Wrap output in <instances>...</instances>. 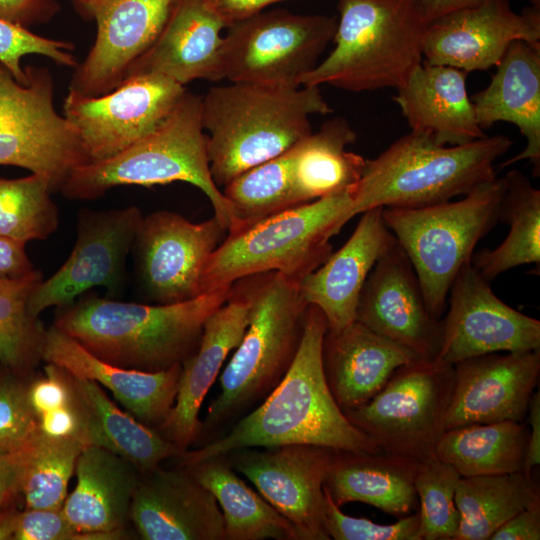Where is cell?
I'll return each mask as SVG.
<instances>
[{"label":"cell","instance_id":"cell-39","mask_svg":"<svg viewBox=\"0 0 540 540\" xmlns=\"http://www.w3.org/2000/svg\"><path fill=\"white\" fill-rule=\"evenodd\" d=\"M39 271L18 279H0V364L23 376L40 358L44 329L28 311V299L42 280Z\"/></svg>","mask_w":540,"mask_h":540},{"label":"cell","instance_id":"cell-21","mask_svg":"<svg viewBox=\"0 0 540 540\" xmlns=\"http://www.w3.org/2000/svg\"><path fill=\"white\" fill-rule=\"evenodd\" d=\"M453 367L445 430L505 420L524 422L539 382L540 350L490 353Z\"/></svg>","mask_w":540,"mask_h":540},{"label":"cell","instance_id":"cell-38","mask_svg":"<svg viewBox=\"0 0 540 540\" xmlns=\"http://www.w3.org/2000/svg\"><path fill=\"white\" fill-rule=\"evenodd\" d=\"M235 214L232 233L297 206L291 182V149L240 174L222 191Z\"/></svg>","mask_w":540,"mask_h":540},{"label":"cell","instance_id":"cell-43","mask_svg":"<svg viewBox=\"0 0 540 540\" xmlns=\"http://www.w3.org/2000/svg\"><path fill=\"white\" fill-rule=\"evenodd\" d=\"M74 43L36 34L29 28L0 17V63L20 83H26L27 74L21 62L27 55H40L55 64L75 68L78 64L73 51Z\"/></svg>","mask_w":540,"mask_h":540},{"label":"cell","instance_id":"cell-26","mask_svg":"<svg viewBox=\"0 0 540 540\" xmlns=\"http://www.w3.org/2000/svg\"><path fill=\"white\" fill-rule=\"evenodd\" d=\"M77 484L61 508L82 539H120L131 513L141 473L124 458L95 445L81 451Z\"/></svg>","mask_w":540,"mask_h":540},{"label":"cell","instance_id":"cell-29","mask_svg":"<svg viewBox=\"0 0 540 540\" xmlns=\"http://www.w3.org/2000/svg\"><path fill=\"white\" fill-rule=\"evenodd\" d=\"M467 74L425 60L413 69L393 97L412 132L450 146L487 136L476 120Z\"/></svg>","mask_w":540,"mask_h":540},{"label":"cell","instance_id":"cell-27","mask_svg":"<svg viewBox=\"0 0 540 540\" xmlns=\"http://www.w3.org/2000/svg\"><path fill=\"white\" fill-rule=\"evenodd\" d=\"M489 85L471 98L476 120L484 130L497 122L514 124L526 139L525 148L500 165L521 160L540 173V43L513 41L495 66Z\"/></svg>","mask_w":540,"mask_h":540},{"label":"cell","instance_id":"cell-19","mask_svg":"<svg viewBox=\"0 0 540 540\" xmlns=\"http://www.w3.org/2000/svg\"><path fill=\"white\" fill-rule=\"evenodd\" d=\"M515 40L540 43L539 2L518 14L508 0H486L427 22L423 60L467 73L487 70Z\"/></svg>","mask_w":540,"mask_h":540},{"label":"cell","instance_id":"cell-13","mask_svg":"<svg viewBox=\"0 0 540 540\" xmlns=\"http://www.w3.org/2000/svg\"><path fill=\"white\" fill-rule=\"evenodd\" d=\"M185 92V86L161 74H131L101 95L69 90L63 115L78 133L90 161H97L119 153L156 130Z\"/></svg>","mask_w":540,"mask_h":540},{"label":"cell","instance_id":"cell-45","mask_svg":"<svg viewBox=\"0 0 540 540\" xmlns=\"http://www.w3.org/2000/svg\"><path fill=\"white\" fill-rule=\"evenodd\" d=\"M324 488V487H323ZM325 494V530L334 540H421L419 535L420 514L406 515L394 524L382 525L367 518L353 517L344 514Z\"/></svg>","mask_w":540,"mask_h":540},{"label":"cell","instance_id":"cell-37","mask_svg":"<svg viewBox=\"0 0 540 540\" xmlns=\"http://www.w3.org/2000/svg\"><path fill=\"white\" fill-rule=\"evenodd\" d=\"M499 221L509 232L495 249L473 253L472 265L489 282L520 265L540 263V191L520 171L506 174Z\"/></svg>","mask_w":540,"mask_h":540},{"label":"cell","instance_id":"cell-51","mask_svg":"<svg viewBox=\"0 0 540 540\" xmlns=\"http://www.w3.org/2000/svg\"><path fill=\"white\" fill-rule=\"evenodd\" d=\"M285 0H204L205 6L225 26L250 18L265 7Z\"/></svg>","mask_w":540,"mask_h":540},{"label":"cell","instance_id":"cell-5","mask_svg":"<svg viewBox=\"0 0 540 540\" xmlns=\"http://www.w3.org/2000/svg\"><path fill=\"white\" fill-rule=\"evenodd\" d=\"M204 132L201 97L186 91L156 130L111 157L75 167L59 191L68 199L93 200L117 186L186 182L206 195L230 232L234 210L213 181Z\"/></svg>","mask_w":540,"mask_h":540},{"label":"cell","instance_id":"cell-2","mask_svg":"<svg viewBox=\"0 0 540 540\" xmlns=\"http://www.w3.org/2000/svg\"><path fill=\"white\" fill-rule=\"evenodd\" d=\"M231 289L156 305L89 296L70 304L54 325L110 364L163 371L182 365L195 352L206 320L227 301Z\"/></svg>","mask_w":540,"mask_h":540},{"label":"cell","instance_id":"cell-49","mask_svg":"<svg viewBox=\"0 0 540 540\" xmlns=\"http://www.w3.org/2000/svg\"><path fill=\"white\" fill-rule=\"evenodd\" d=\"M60 9L58 0H0V17L26 28L51 21Z\"/></svg>","mask_w":540,"mask_h":540},{"label":"cell","instance_id":"cell-22","mask_svg":"<svg viewBox=\"0 0 540 540\" xmlns=\"http://www.w3.org/2000/svg\"><path fill=\"white\" fill-rule=\"evenodd\" d=\"M130 518L145 540H225L216 498L183 466L141 474Z\"/></svg>","mask_w":540,"mask_h":540},{"label":"cell","instance_id":"cell-28","mask_svg":"<svg viewBox=\"0 0 540 540\" xmlns=\"http://www.w3.org/2000/svg\"><path fill=\"white\" fill-rule=\"evenodd\" d=\"M224 28L204 0H175L158 36L126 76L153 72L183 86L200 79L220 81Z\"/></svg>","mask_w":540,"mask_h":540},{"label":"cell","instance_id":"cell-10","mask_svg":"<svg viewBox=\"0 0 540 540\" xmlns=\"http://www.w3.org/2000/svg\"><path fill=\"white\" fill-rule=\"evenodd\" d=\"M18 82L0 63V165L48 177L54 190L77 166L90 162L78 133L55 107V84L44 66L25 67Z\"/></svg>","mask_w":540,"mask_h":540},{"label":"cell","instance_id":"cell-35","mask_svg":"<svg viewBox=\"0 0 540 540\" xmlns=\"http://www.w3.org/2000/svg\"><path fill=\"white\" fill-rule=\"evenodd\" d=\"M528 438V426L512 420L455 427L442 433L435 457L461 477L514 473L523 471Z\"/></svg>","mask_w":540,"mask_h":540},{"label":"cell","instance_id":"cell-31","mask_svg":"<svg viewBox=\"0 0 540 540\" xmlns=\"http://www.w3.org/2000/svg\"><path fill=\"white\" fill-rule=\"evenodd\" d=\"M418 465L415 459L385 452L336 450L324 488L338 507L362 502L402 518L417 506Z\"/></svg>","mask_w":540,"mask_h":540},{"label":"cell","instance_id":"cell-47","mask_svg":"<svg viewBox=\"0 0 540 540\" xmlns=\"http://www.w3.org/2000/svg\"><path fill=\"white\" fill-rule=\"evenodd\" d=\"M45 376L28 384V398L38 416L70 404L76 393L72 376L65 369L47 363Z\"/></svg>","mask_w":540,"mask_h":540},{"label":"cell","instance_id":"cell-15","mask_svg":"<svg viewBox=\"0 0 540 540\" xmlns=\"http://www.w3.org/2000/svg\"><path fill=\"white\" fill-rule=\"evenodd\" d=\"M335 452L322 446L290 444L264 450L242 448L223 456L291 522L298 540H328L323 487Z\"/></svg>","mask_w":540,"mask_h":540},{"label":"cell","instance_id":"cell-1","mask_svg":"<svg viewBox=\"0 0 540 540\" xmlns=\"http://www.w3.org/2000/svg\"><path fill=\"white\" fill-rule=\"evenodd\" d=\"M327 329L322 311L308 305L297 353L280 382L228 433L177 456L179 465L190 466L242 448L290 444L350 452H382L369 436L347 419L327 385L322 363Z\"/></svg>","mask_w":540,"mask_h":540},{"label":"cell","instance_id":"cell-50","mask_svg":"<svg viewBox=\"0 0 540 540\" xmlns=\"http://www.w3.org/2000/svg\"><path fill=\"white\" fill-rule=\"evenodd\" d=\"M540 505L526 508L502 524L489 540H539Z\"/></svg>","mask_w":540,"mask_h":540},{"label":"cell","instance_id":"cell-48","mask_svg":"<svg viewBox=\"0 0 540 540\" xmlns=\"http://www.w3.org/2000/svg\"><path fill=\"white\" fill-rule=\"evenodd\" d=\"M39 426L41 433L46 436L76 438L88 445L85 414L77 394L70 404L40 415Z\"/></svg>","mask_w":540,"mask_h":540},{"label":"cell","instance_id":"cell-25","mask_svg":"<svg viewBox=\"0 0 540 540\" xmlns=\"http://www.w3.org/2000/svg\"><path fill=\"white\" fill-rule=\"evenodd\" d=\"M382 207L361 213L352 235L299 284L308 305L324 314L328 330L339 331L356 320L363 285L378 259L396 243Z\"/></svg>","mask_w":540,"mask_h":540},{"label":"cell","instance_id":"cell-18","mask_svg":"<svg viewBox=\"0 0 540 540\" xmlns=\"http://www.w3.org/2000/svg\"><path fill=\"white\" fill-rule=\"evenodd\" d=\"M174 1L71 0L82 19L95 23L96 37L69 90L97 96L116 88L158 36Z\"/></svg>","mask_w":540,"mask_h":540},{"label":"cell","instance_id":"cell-36","mask_svg":"<svg viewBox=\"0 0 540 540\" xmlns=\"http://www.w3.org/2000/svg\"><path fill=\"white\" fill-rule=\"evenodd\" d=\"M460 524L454 540H489L518 512L540 505V493L532 474L460 477L455 488Z\"/></svg>","mask_w":540,"mask_h":540},{"label":"cell","instance_id":"cell-54","mask_svg":"<svg viewBox=\"0 0 540 540\" xmlns=\"http://www.w3.org/2000/svg\"><path fill=\"white\" fill-rule=\"evenodd\" d=\"M527 423L531 426L529 429V438L523 471L527 474L532 473V469L540 463V393L535 391L529 401L527 410Z\"/></svg>","mask_w":540,"mask_h":540},{"label":"cell","instance_id":"cell-4","mask_svg":"<svg viewBox=\"0 0 540 540\" xmlns=\"http://www.w3.org/2000/svg\"><path fill=\"white\" fill-rule=\"evenodd\" d=\"M513 141L485 136L462 145H440L410 132L374 159H366L353 190V217L376 207L418 208L464 196L497 178L495 161Z\"/></svg>","mask_w":540,"mask_h":540},{"label":"cell","instance_id":"cell-52","mask_svg":"<svg viewBox=\"0 0 540 540\" xmlns=\"http://www.w3.org/2000/svg\"><path fill=\"white\" fill-rule=\"evenodd\" d=\"M26 243L0 236V279H18L32 273Z\"/></svg>","mask_w":540,"mask_h":540},{"label":"cell","instance_id":"cell-44","mask_svg":"<svg viewBox=\"0 0 540 540\" xmlns=\"http://www.w3.org/2000/svg\"><path fill=\"white\" fill-rule=\"evenodd\" d=\"M40 435L39 416L28 398V383L10 373L0 379V453L27 449Z\"/></svg>","mask_w":540,"mask_h":540},{"label":"cell","instance_id":"cell-11","mask_svg":"<svg viewBox=\"0 0 540 540\" xmlns=\"http://www.w3.org/2000/svg\"><path fill=\"white\" fill-rule=\"evenodd\" d=\"M453 383V365L419 358L395 370L368 402L343 412L382 452L422 461L435 457Z\"/></svg>","mask_w":540,"mask_h":540},{"label":"cell","instance_id":"cell-57","mask_svg":"<svg viewBox=\"0 0 540 540\" xmlns=\"http://www.w3.org/2000/svg\"><path fill=\"white\" fill-rule=\"evenodd\" d=\"M15 497L13 495L0 494V509L12 505Z\"/></svg>","mask_w":540,"mask_h":540},{"label":"cell","instance_id":"cell-32","mask_svg":"<svg viewBox=\"0 0 540 540\" xmlns=\"http://www.w3.org/2000/svg\"><path fill=\"white\" fill-rule=\"evenodd\" d=\"M356 133L343 117L326 121L291 149V182L297 205L354 190L366 159L348 151Z\"/></svg>","mask_w":540,"mask_h":540},{"label":"cell","instance_id":"cell-53","mask_svg":"<svg viewBox=\"0 0 540 540\" xmlns=\"http://www.w3.org/2000/svg\"><path fill=\"white\" fill-rule=\"evenodd\" d=\"M35 443L18 452L0 453V494L17 496L20 493L25 467Z\"/></svg>","mask_w":540,"mask_h":540},{"label":"cell","instance_id":"cell-6","mask_svg":"<svg viewBox=\"0 0 540 540\" xmlns=\"http://www.w3.org/2000/svg\"><path fill=\"white\" fill-rule=\"evenodd\" d=\"M250 300L245 333L219 377L220 393L208 407L201 435L222 428L280 382L292 364L308 307L299 283L271 271L237 280Z\"/></svg>","mask_w":540,"mask_h":540},{"label":"cell","instance_id":"cell-3","mask_svg":"<svg viewBox=\"0 0 540 540\" xmlns=\"http://www.w3.org/2000/svg\"><path fill=\"white\" fill-rule=\"evenodd\" d=\"M201 102L210 171L218 187L286 153L312 133L310 116L333 111L319 86L230 82L210 88Z\"/></svg>","mask_w":540,"mask_h":540},{"label":"cell","instance_id":"cell-20","mask_svg":"<svg viewBox=\"0 0 540 540\" xmlns=\"http://www.w3.org/2000/svg\"><path fill=\"white\" fill-rule=\"evenodd\" d=\"M355 321L422 359L436 357L441 319L429 312L413 266L397 241L370 271Z\"/></svg>","mask_w":540,"mask_h":540},{"label":"cell","instance_id":"cell-56","mask_svg":"<svg viewBox=\"0 0 540 540\" xmlns=\"http://www.w3.org/2000/svg\"><path fill=\"white\" fill-rule=\"evenodd\" d=\"M18 511L11 505L0 509V540H12Z\"/></svg>","mask_w":540,"mask_h":540},{"label":"cell","instance_id":"cell-41","mask_svg":"<svg viewBox=\"0 0 540 540\" xmlns=\"http://www.w3.org/2000/svg\"><path fill=\"white\" fill-rule=\"evenodd\" d=\"M87 446L76 438L41 433L28 458L21 483L27 509L62 508L77 459Z\"/></svg>","mask_w":540,"mask_h":540},{"label":"cell","instance_id":"cell-12","mask_svg":"<svg viewBox=\"0 0 540 540\" xmlns=\"http://www.w3.org/2000/svg\"><path fill=\"white\" fill-rule=\"evenodd\" d=\"M336 27L335 16L261 11L228 27L221 48V79L299 87L318 65Z\"/></svg>","mask_w":540,"mask_h":540},{"label":"cell","instance_id":"cell-24","mask_svg":"<svg viewBox=\"0 0 540 540\" xmlns=\"http://www.w3.org/2000/svg\"><path fill=\"white\" fill-rule=\"evenodd\" d=\"M40 358L101 384L133 417L157 431L174 406L181 365L158 372L118 367L96 357L54 324L43 332Z\"/></svg>","mask_w":540,"mask_h":540},{"label":"cell","instance_id":"cell-40","mask_svg":"<svg viewBox=\"0 0 540 540\" xmlns=\"http://www.w3.org/2000/svg\"><path fill=\"white\" fill-rule=\"evenodd\" d=\"M52 191L50 179L41 174L0 177V236L23 243L47 239L59 224Z\"/></svg>","mask_w":540,"mask_h":540},{"label":"cell","instance_id":"cell-8","mask_svg":"<svg viewBox=\"0 0 540 540\" xmlns=\"http://www.w3.org/2000/svg\"><path fill=\"white\" fill-rule=\"evenodd\" d=\"M352 209L353 190H346L228 233L204 266L200 294L271 271L300 284L330 256V239L353 218Z\"/></svg>","mask_w":540,"mask_h":540},{"label":"cell","instance_id":"cell-42","mask_svg":"<svg viewBox=\"0 0 540 540\" xmlns=\"http://www.w3.org/2000/svg\"><path fill=\"white\" fill-rule=\"evenodd\" d=\"M461 476L436 457L419 461L414 485L420 501L421 540H454L460 524L455 488Z\"/></svg>","mask_w":540,"mask_h":540},{"label":"cell","instance_id":"cell-55","mask_svg":"<svg viewBox=\"0 0 540 540\" xmlns=\"http://www.w3.org/2000/svg\"><path fill=\"white\" fill-rule=\"evenodd\" d=\"M423 14L427 22L432 21L440 16L448 14L460 9L473 7L483 3L486 0H418Z\"/></svg>","mask_w":540,"mask_h":540},{"label":"cell","instance_id":"cell-23","mask_svg":"<svg viewBox=\"0 0 540 540\" xmlns=\"http://www.w3.org/2000/svg\"><path fill=\"white\" fill-rule=\"evenodd\" d=\"M249 319V297L236 281L227 301L206 320L197 349L182 363L174 406L158 430L181 452L200 438L203 400L226 358L239 345Z\"/></svg>","mask_w":540,"mask_h":540},{"label":"cell","instance_id":"cell-16","mask_svg":"<svg viewBox=\"0 0 540 540\" xmlns=\"http://www.w3.org/2000/svg\"><path fill=\"white\" fill-rule=\"evenodd\" d=\"M143 218L137 206L106 211L82 210L77 240L66 262L41 280L28 299L34 318L52 306L67 307L94 287L115 290Z\"/></svg>","mask_w":540,"mask_h":540},{"label":"cell","instance_id":"cell-34","mask_svg":"<svg viewBox=\"0 0 540 540\" xmlns=\"http://www.w3.org/2000/svg\"><path fill=\"white\" fill-rule=\"evenodd\" d=\"M183 467L216 498L225 540H298L291 522L239 478L224 456Z\"/></svg>","mask_w":540,"mask_h":540},{"label":"cell","instance_id":"cell-33","mask_svg":"<svg viewBox=\"0 0 540 540\" xmlns=\"http://www.w3.org/2000/svg\"><path fill=\"white\" fill-rule=\"evenodd\" d=\"M71 376L85 414L88 445L115 453L134 465L141 474L182 453L157 430L120 410L97 382Z\"/></svg>","mask_w":540,"mask_h":540},{"label":"cell","instance_id":"cell-17","mask_svg":"<svg viewBox=\"0 0 540 540\" xmlns=\"http://www.w3.org/2000/svg\"><path fill=\"white\" fill-rule=\"evenodd\" d=\"M226 233L214 215L202 222L167 210L143 216L134 246L148 296L157 304H172L201 295L204 266Z\"/></svg>","mask_w":540,"mask_h":540},{"label":"cell","instance_id":"cell-46","mask_svg":"<svg viewBox=\"0 0 540 540\" xmlns=\"http://www.w3.org/2000/svg\"><path fill=\"white\" fill-rule=\"evenodd\" d=\"M79 540L80 534L62 510L26 509L18 512L12 540Z\"/></svg>","mask_w":540,"mask_h":540},{"label":"cell","instance_id":"cell-9","mask_svg":"<svg viewBox=\"0 0 540 540\" xmlns=\"http://www.w3.org/2000/svg\"><path fill=\"white\" fill-rule=\"evenodd\" d=\"M504 192L502 177L457 201L382 209L383 220L410 260L433 317L441 318L456 275L499 221Z\"/></svg>","mask_w":540,"mask_h":540},{"label":"cell","instance_id":"cell-14","mask_svg":"<svg viewBox=\"0 0 540 540\" xmlns=\"http://www.w3.org/2000/svg\"><path fill=\"white\" fill-rule=\"evenodd\" d=\"M448 295L436 362L455 365L490 353L540 350V321L499 299L471 260L456 275Z\"/></svg>","mask_w":540,"mask_h":540},{"label":"cell","instance_id":"cell-30","mask_svg":"<svg viewBox=\"0 0 540 540\" xmlns=\"http://www.w3.org/2000/svg\"><path fill=\"white\" fill-rule=\"evenodd\" d=\"M420 357L354 321L327 332L322 347L327 385L342 411L372 399L400 366Z\"/></svg>","mask_w":540,"mask_h":540},{"label":"cell","instance_id":"cell-7","mask_svg":"<svg viewBox=\"0 0 540 540\" xmlns=\"http://www.w3.org/2000/svg\"><path fill=\"white\" fill-rule=\"evenodd\" d=\"M334 49L301 81L350 92L400 87L423 60L418 0H339Z\"/></svg>","mask_w":540,"mask_h":540}]
</instances>
